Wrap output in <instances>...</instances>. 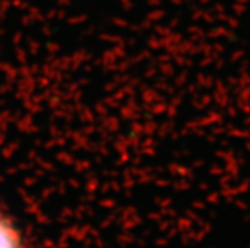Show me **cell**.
I'll list each match as a JSON object with an SVG mask.
<instances>
[{
	"label": "cell",
	"mask_w": 250,
	"mask_h": 248,
	"mask_svg": "<svg viewBox=\"0 0 250 248\" xmlns=\"http://www.w3.org/2000/svg\"><path fill=\"white\" fill-rule=\"evenodd\" d=\"M0 248H26L20 229L3 214H0Z\"/></svg>",
	"instance_id": "6da1fadb"
}]
</instances>
